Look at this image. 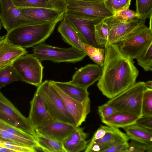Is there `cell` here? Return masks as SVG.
<instances>
[{"instance_id":"obj_1","label":"cell","mask_w":152,"mask_h":152,"mask_svg":"<svg viewBox=\"0 0 152 152\" xmlns=\"http://www.w3.org/2000/svg\"><path fill=\"white\" fill-rule=\"evenodd\" d=\"M102 69L97 86L110 99L134 84L139 72L132 60L123 56L113 44L105 48Z\"/></svg>"},{"instance_id":"obj_2","label":"cell","mask_w":152,"mask_h":152,"mask_svg":"<svg viewBox=\"0 0 152 152\" xmlns=\"http://www.w3.org/2000/svg\"><path fill=\"white\" fill-rule=\"evenodd\" d=\"M64 15L53 20L21 26L7 32L5 38L9 42L18 46L27 48L43 43L53 31Z\"/></svg>"},{"instance_id":"obj_3","label":"cell","mask_w":152,"mask_h":152,"mask_svg":"<svg viewBox=\"0 0 152 152\" xmlns=\"http://www.w3.org/2000/svg\"><path fill=\"white\" fill-rule=\"evenodd\" d=\"M152 43V31L145 24L140 26L113 44L124 56L136 59Z\"/></svg>"},{"instance_id":"obj_4","label":"cell","mask_w":152,"mask_h":152,"mask_svg":"<svg viewBox=\"0 0 152 152\" xmlns=\"http://www.w3.org/2000/svg\"><path fill=\"white\" fill-rule=\"evenodd\" d=\"M145 86L139 81L110 99L107 103L117 111L129 113L138 117L142 116V102Z\"/></svg>"},{"instance_id":"obj_5","label":"cell","mask_w":152,"mask_h":152,"mask_svg":"<svg viewBox=\"0 0 152 152\" xmlns=\"http://www.w3.org/2000/svg\"><path fill=\"white\" fill-rule=\"evenodd\" d=\"M37 87L40 91L46 109L53 121L75 125L73 118L50 80H45Z\"/></svg>"},{"instance_id":"obj_6","label":"cell","mask_w":152,"mask_h":152,"mask_svg":"<svg viewBox=\"0 0 152 152\" xmlns=\"http://www.w3.org/2000/svg\"><path fill=\"white\" fill-rule=\"evenodd\" d=\"M33 48V54L42 61L75 63L81 61L86 56L83 51L72 47L62 48L43 43Z\"/></svg>"},{"instance_id":"obj_7","label":"cell","mask_w":152,"mask_h":152,"mask_svg":"<svg viewBox=\"0 0 152 152\" xmlns=\"http://www.w3.org/2000/svg\"><path fill=\"white\" fill-rule=\"evenodd\" d=\"M12 65L22 81L37 87L42 83L44 67L33 54L27 53L20 56Z\"/></svg>"},{"instance_id":"obj_8","label":"cell","mask_w":152,"mask_h":152,"mask_svg":"<svg viewBox=\"0 0 152 152\" xmlns=\"http://www.w3.org/2000/svg\"><path fill=\"white\" fill-rule=\"evenodd\" d=\"M0 119L35 137L36 133L25 117L0 91Z\"/></svg>"},{"instance_id":"obj_9","label":"cell","mask_w":152,"mask_h":152,"mask_svg":"<svg viewBox=\"0 0 152 152\" xmlns=\"http://www.w3.org/2000/svg\"><path fill=\"white\" fill-rule=\"evenodd\" d=\"M64 15L77 31L82 42L99 47L94 39V26L104 19L67 12Z\"/></svg>"},{"instance_id":"obj_10","label":"cell","mask_w":152,"mask_h":152,"mask_svg":"<svg viewBox=\"0 0 152 152\" xmlns=\"http://www.w3.org/2000/svg\"><path fill=\"white\" fill-rule=\"evenodd\" d=\"M0 20L7 32L21 26L43 23L26 17L12 0H0Z\"/></svg>"},{"instance_id":"obj_11","label":"cell","mask_w":152,"mask_h":152,"mask_svg":"<svg viewBox=\"0 0 152 152\" xmlns=\"http://www.w3.org/2000/svg\"><path fill=\"white\" fill-rule=\"evenodd\" d=\"M65 0L66 12L69 13L103 19L113 15L106 7L104 0Z\"/></svg>"},{"instance_id":"obj_12","label":"cell","mask_w":152,"mask_h":152,"mask_svg":"<svg viewBox=\"0 0 152 152\" xmlns=\"http://www.w3.org/2000/svg\"><path fill=\"white\" fill-rule=\"evenodd\" d=\"M107 26L108 37L105 48L120 40L138 27L145 24L146 19H135L126 22L117 20L113 16L103 20Z\"/></svg>"},{"instance_id":"obj_13","label":"cell","mask_w":152,"mask_h":152,"mask_svg":"<svg viewBox=\"0 0 152 152\" xmlns=\"http://www.w3.org/2000/svg\"><path fill=\"white\" fill-rule=\"evenodd\" d=\"M30 104L28 118L35 131L45 126L53 121L48 112L40 91L38 87Z\"/></svg>"},{"instance_id":"obj_14","label":"cell","mask_w":152,"mask_h":152,"mask_svg":"<svg viewBox=\"0 0 152 152\" xmlns=\"http://www.w3.org/2000/svg\"><path fill=\"white\" fill-rule=\"evenodd\" d=\"M50 82L61 99L67 111L73 118L75 126L77 127L80 126L85 121L87 115L90 112L89 98L84 102L78 101L67 95L57 86Z\"/></svg>"},{"instance_id":"obj_15","label":"cell","mask_w":152,"mask_h":152,"mask_svg":"<svg viewBox=\"0 0 152 152\" xmlns=\"http://www.w3.org/2000/svg\"><path fill=\"white\" fill-rule=\"evenodd\" d=\"M129 140L126 133L118 128L107 126L106 132L103 137L92 143H88L84 152H102L116 144L128 142Z\"/></svg>"},{"instance_id":"obj_16","label":"cell","mask_w":152,"mask_h":152,"mask_svg":"<svg viewBox=\"0 0 152 152\" xmlns=\"http://www.w3.org/2000/svg\"><path fill=\"white\" fill-rule=\"evenodd\" d=\"M102 73V67L97 64H89L77 70L69 82L74 84L88 89L98 81Z\"/></svg>"},{"instance_id":"obj_17","label":"cell","mask_w":152,"mask_h":152,"mask_svg":"<svg viewBox=\"0 0 152 152\" xmlns=\"http://www.w3.org/2000/svg\"><path fill=\"white\" fill-rule=\"evenodd\" d=\"M77 127L75 125L53 121L45 126L36 130V133L60 142L62 141Z\"/></svg>"},{"instance_id":"obj_18","label":"cell","mask_w":152,"mask_h":152,"mask_svg":"<svg viewBox=\"0 0 152 152\" xmlns=\"http://www.w3.org/2000/svg\"><path fill=\"white\" fill-rule=\"evenodd\" d=\"M27 53L25 48L11 43L5 37L0 41V69L12 64L19 57Z\"/></svg>"},{"instance_id":"obj_19","label":"cell","mask_w":152,"mask_h":152,"mask_svg":"<svg viewBox=\"0 0 152 152\" xmlns=\"http://www.w3.org/2000/svg\"><path fill=\"white\" fill-rule=\"evenodd\" d=\"M19 8L26 17L39 22H43L53 20L64 15L65 12L58 10L43 7Z\"/></svg>"},{"instance_id":"obj_20","label":"cell","mask_w":152,"mask_h":152,"mask_svg":"<svg viewBox=\"0 0 152 152\" xmlns=\"http://www.w3.org/2000/svg\"><path fill=\"white\" fill-rule=\"evenodd\" d=\"M58 30L65 42L72 47L83 51V42H81L77 31L64 15L58 25Z\"/></svg>"},{"instance_id":"obj_21","label":"cell","mask_w":152,"mask_h":152,"mask_svg":"<svg viewBox=\"0 0 152 152\" xmlns=\"http://www.w3.org/2000/svg\"><path fill=\"white\" fill-rule=\"evenodd\" d=\"M18 8L43 7L66 11L65 0H12Z\"/></svg>"},{"instance_id":"obj_22","label":"cell","mask_w":152,"mask_h":152,"mask_svg":"<svg viewBox=\"0 0 152 152\" xmlns=\"http://www.w3.org/2000/svg\"><path fill=\"white\" fill-rule=\"evenodd\" d=\"M139 118L129 113L117 111L109 116L101 118V120L107 126L118 128H123L135 124Z\"/></svg>"},{"instance_id":"obj_23","label":"cell","mask_w":152,"mask_h":152,"mask_svg":"<svg viewBox=\"0 0 152 152\" xmlns=\"http://www.w3.org/2000/svg\"><path fill=\"white\" fill-rule=\"evenodd\" d=\"M62 91L70 97L78 101L83 102L89 98V93L87 89L69 82H60L50 80Z\"/></svg>"},{"instance_id":"obj_24","label":"cell","mask_w":152,"mask_h":152,"mask_svg":"<svg viewBox=\"0 0 152 152\" xmlns=\"http://www.w3.org/2000/svg\"><path fill=\"white\" fill-rule=\"evenodd\" d=\"M130 139L148 145H152V130L136 124L123 128Z\"/></svg>"},{"instance_id":"obj_25","label":"cell","mask_w":152,"mask_h":152,"mask_svg":"<svg viewBox=\"0 0 152 152\" xmlns=\"http://www.w3.org/2000/svg\"><path fill=\"white\" fill-rule=\"evenodd\" d=\"M35 138L37 149H39L44 152H66L62 142L55 140L37 133Z\"/></svg>"},{"instance_id":"obj_26","label":"cell","mask_w":152,"mask_h":152,"mask_svg":"<svg viewBox=\"0 0 152 152\" xmlns=\"http://www.w3.org/2000/svg\"><path fill=\"white\" fill-rule=\"evenodd\" d=\"M17 81H22L12 64L0 69V89L6 85Z\"/></svg>"},{"instance_id":"obj_27","label":"cell","mask_w":152,"mask_h":152,"mask_svg":"<svg viewBox=\"0 0 152 152\" xmlns=\"http://www.w3.org/2000/svg\"><path fill=\"white\" fill-rule=\"evenodd\" d=\"M83 51L96 64L102 67L105 57V49L83 43Z\"/></svg>"},{"instance_id":"obj_28","label":"cell","mask_w":152,"mask_h":152,"mask_svg":"<svg viewBox=\"0 0 152 152\" xmlns=\"http://www.w3.org/2000/svg\"><path fill=\"white\" fill-rule=\"evenodd\" d=\"M0 136L6 140L18 145L28 147L37 149L36 140L23 138L0 129Z\"/></svg>"},{"instance_id":"obj_29","label":"cell","mask_w":152,"mask_h":152,"mask_svg":"<svg viewBox=\"0 0 152 152\" xmlns=\"http://www.w3.org/2000/svg\"><path fill=\"white\" fill-rule=\"evenodd\" d=\"M103 20L94 26V39L99 47H105L108 37L107 24Z\"/></svg>"},{"instance_id":"obj_30","label":"cell","mask_w":152,"mask_h":152,"mask_svg":"<svg viewBox=\"0 0 152 152\" xmlns=\"http://www.w3.org/2000/svg\"><path fill=\"white\" fill-rule=\"evenodd\" d=\"M62 142L66 152H79L85 150L89 141L73 140L67 137Z\"/></svg>"},{"instance_id":"obj_31","label":"cell","mask_w":152,"mask_h":152,"mask_svg":"<svg viewBox=\"0 0 152 152\" xmlns=\"http://www.w3.org/2000/svg\"><path fill=\"white\" fill-rule=\"evenodd\" d=\"M136 59L138 64L145 71H152V43Z\"/></svg>"},{"instance_id":"obj_32","label":"cell","mask_w":152,"mask_h":152,"mask_svg":"<svg viewBox=\"0 0 152 152\" xmlns=\"http://www.w3.org/2000/svg\"><path fill=\"white\" fill-rule=\"evenodd\" d=\"M141 19L152 16V0H136V11Z\"/></svg>"},{"instance_id":"obj_33","label":"cell","mask_w":152,"mask_h":152,"mask_svg":"<svg viewBox=\"0 0 152 152\" xmlns=\"http://www.w3.org/2000/svg\"><path fill=\"white\" fill-rule=\"evenodd\" d=\"M142 116L152 115V89L145 87L142 102Z\"/></svg>"},{"instance_id":"obj_34","label":"cell","mask_w":152,"mask_h":152,"mask_svg":"<svg viewBox=\"0 0 152 152\" xmlns=\"http://www.w3.org/2000/svg\"><path fill=\"white\" fill-rule=\"evenodd\" d=\"M131 0H104L106 8L113 14L129 8Z\"/></svg>"},{"instance_id":"obj_35","label":"cell","mask_w":152,"mask_h":152,"mask_svg":"<svg viewBox=\"0 0 152 152\" xmlns=\"http://www.w3.org/2000/svg\"><path fill=\"white\" fill-rule=\"evenodd\" d=\"M113 17L121 22H126L135 19H141L137 12L129 8L121 10L113 15Z\"/></svg>"},{"instance_id":"obj_36","label":"cell","mask_w":152,"mask_h":152,"mask_svg":"<svg viewBox=\"0 0 152 152\" xmlns=\"http://www.w3.org/2000/svg\"><path fill=\"white\" fill-rule=\"evenodd\" d=\"M126 152H152V145H148L131 139Z\"/></svg>"},{"instance_id":"obj_37","label":"cell","mask_w":152,"mask_h":152,"mask_svg":"<svg viewBox=\"0 0 152 152\" xmlns=\"http://www.w3.org/2000/svg\"><path fill=\"white\" fill-rule=\"evenodd\" d=\"M98 109L99 114L101 118L109 116L117 111L114 108L107 103L99 106Z\"/></svg>"},{"instance_id":"obj_38","label":"cell","mask_w":152,"mask_h":152,"mask_svg":"<svg viewBox=\"0 0 152 152\" xmlns=\"http://www.w3.org/2000/svg\"><path fill=\"white\" fill-rule=\"evenodd\" d=\"M88 134L84 131V128L77 127L67 137L68 138L75 140H86L88 137Z\"/></svg>"},{"instance_id":"obj_39","label":"cell","mask_w":152,"mask_h":152,"mask_svg":"<svg viewBox=\"0 0 152 152\" xmlns=\"http://www.w3.org/2000/svg\"><path fill=\"white\" fill-rule=\"evenodd\" d=\"M136 124L145 128L152 130V115L143 116L137 120Z\"/></svg>"},{"instance_id":"obj_40","label":"cell","mask_w":152,"mask_h":152,"mask_svg":"<svg viewBox=\"0 0 152 152\" xmlns=\"http://www.w3.org/2000/svg\"><path fill=\"white\" fill-rule=\"evenodd\" d=\"M128 145V142L119 143L104 150L102 152H126Z\"/></svg>"},{"instance_id":"obj_41","label":"cell","mask_w":152,"mask_h":152,"mask_svg":"<svg viewBox=\"0 0 152 152\" xmlns=\"http://www.w3.org/2000/svg\"><path fill=\"white\" fill-rule=\"evenodd\" d=\"M107 126H101L94 133L89 143H92L95 141L102 138L106 132Z\"/></svg>"},{"instance_id":"obj_42","label":"cell","mask_w":152,"mask_h":152,"mask_svg":"<svg viewBox=\"0 0 152 152\" xmlns=\"http://www.w3.org/2000/svg\"><path fill=\"white\" fill-rule=\"evenodd\" d=\"M0 152H14L13 151L0 146Z\"/></svg>"},{"instance_id":"obj_43","label":"cell","mask_w":152,"mask_h":152,"mask_svg":"<svg viewBox=\"0 0 152 152\" xmlns=\"http://www.w3.org/2000/svg\"><path fill=\"white\" fill-rule=\"evenodd\" d=\"M145 85V87L150 88H152V81L151 80H149L144 82Z\"/></svg>"},{"instance_id":"obj_44","label":"cell","mask_w":152,"mask_h":152,"mask_svg":"<svg viewBox=\"0 0 152 152\" xmlns=\"http://www.w3.org/2000/svg\"><path fill=\"white\" fill-rule=\"evenodd\" d=\"M150 21L149 23V28L152 29V27H151V19H152V16L150 18Z\"/></svg>"},{"instance_id":"obj_45","label":"cell","mask_w":152,"mask_h":152,"mask_svg":"<svg viewBox=\"0 0 152 152\" xmlns=\"http://www.w3.org/2000/svg\"><path fill=\"white\" fill-rule=\"evenodd\" d=\"M0 141H9L0 136Z\"/></svg>"},{"instance_id":"obj_46","label":"cell","mask_w":152,"mask_h":152,"mask_svg":"<svg viewBox=\"0 0 152 152\" xmlns=\"http://www.w3.org/2000/svg\"><path fill=\"white\" fill-rule=\"evenodd\" d=\"M5 37V36H0V41L4 39Z\"/></svg>"},{"instance_id":"obj_47","label":"cell","mask_w":152,"mask_h":152,"mask_svg":"<svg viewBox=\"0 0 152 152\" xmlns=\"http://www.w3.org/2000/svg\"><path fill=\"white\" fill-rule=\"evenodd\" d=\"M1 26H2L1 23V21L0 20V31L1 28Z\"/></svg>"},{"instance_id":"obj_48","label":"cell","mask_w":152,"mask_h":152,"mask_svg":"<svg viewBox=\"0 0 152 152\" xmlns=\"http://www.w3.org/2000/svg\"><path fill=\"white\" fill-rule=\"evenodd\" d=\"M80 0L86 1H94V0Z\"/></svg>"}]
</instances>
